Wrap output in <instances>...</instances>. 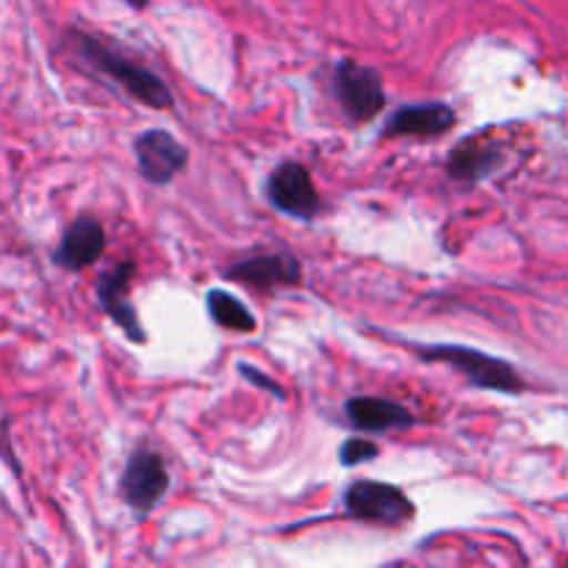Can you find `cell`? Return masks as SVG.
Returning <instances> with one entry per match:
<instances>
[{
    "label": "cell",
    "instance_id": "6da1fadb",
    "mask_svg": "<svg viewBox=\"0 0 568 568\" xmlns=\"http://www.w3.org/2000/svg\"><path fill=\"white\" fill-rule=\"evenodd\" d=\"M70 44L75 50L78 59L87 61L94 72H100L103 78H109L120 92H125L128 98L136 100V103L148 105V109H172L175 103V94L166 87L164 78L159 72H153L150 67H144L142 61L131 59L125 50L116 48L114 42H105L98 33L78 31L72 28Z\"/></svg>",
    "mask_w": 568,
    "mask_h": 568
},
{
    "label": "cell",
    "instance_id": "7a4b0ae2",
    "mask_svg": "<svg viewBox=\"0 0 568 568\" xmlns=\"http://www.w3.org/2000/svg\"><path fill=\"white\" fill-rule=\"evenodd\" d=\"M414 353L427 364H447L449 369L464 375L466 383L475 388L508 394V397H521L527 392V381L514 364L480 353L475 347H464V344H419V347H414Z\"/></svg>",
    "mask_w": 568,
    "mask_h": 568
},
{
    "label": "cell",
    "instance_id": "3957f363",
    "mask_svg": "<svg viewBox=\"0 0 568 568\" xmlns=\"http://www.w3.org/2000/svg\"><path fill=\"white\" fill-rule=\"evenodd\" d=\"M333 94L353 125H366L386 109L383 75L375 67L358 64L355 59H342L333 67Z\"/></svg>",
    "mask_w": 568,
    "mask_h": 568
},
{
    "label": "cell",
    "instance_id": "277c9868",
    "mask_svg": "<svg viewBox=\"0 0 568 568\" xmlns=\"http://www.w3.org/2000/svg\"><path fill=\"white\" fill-rule=\"evenodd\" d=\"M347 516L383 527H405L416 516V505L399 486L381 480L349 483L342 497Z\"/></svg>",
    "mask_w": 568,
    "mask_h": 568
},
{
    "label": "cell",
    "instance_id": "5b68a950",
    "mask_svg": "<svg viewBox=\"0 0 568 568\" xmlns=\"http://www.w3.org/2000/svg\"><path fill=\"white\" fill-rule=\"evenodd\" d=\"M266 200L281 214L294 220L311 222L322 211V194L316 189L314 175L300 161H283L266 178Z\"/></svg>",
    "mask_w": 568,
    "mask_h": 568
},
{
    "label": "cell",
    "instance_id": "8992f818",
    "mask_svg": "<svg viewBox=\"0 0 568 568\" xmlns=\"http://www.w3.org/2000/svg\"><path fill=\"white\" fill-rule=\"evenodd\" d=\"M170 469H166L164 458L155 449H136L128 458L125 471L120 480V494L125 505L136 514L148 516L161 505V499L170 491Z\"/></svg>",
    "mask_w": 568,
    "mask_h": 568
},
{
    "label": "cell",
    "instance_id": "52a82bcc",
    "mask_svg": "<svg viewBox=\"0 0 568 568\" xmlns=\"http://www.w3.org/2000/svg\"><path fill=\"white\" fill-rule=\"evenodd\" d=\"M133 159H136L139 175L153 186H166L186 170L189 150L178 142L172 133L153 128L133 139Z\"/></svg>",
    "mask_w": 568,
    "mask_h": 568
},
{
    "label": "cell",
    "instance_id": "ba28073f",
    "mask_svg": "<svg viewBox=\"0 0 568 568\" xmlns=\"http://www.w3.org/2000/svg\"><path fill=\"white\" fill-rule=\"evenodd\" d=\"M133 275H136V264L133 261H120L111 270H105L98 281V300L100 308L111 316V322H116L122 327V333L133 344H144L148 342V333H144L142 320H139L136 308H133L131 297H128Z\"/></svg>",
    "mask_w": 568,
    "mask_h": 568
},
{
    "label": "cell",
    "instance_id": "9c48e42d",
    "mask_svg": "<svg viewBox=\"0 0 568 568\" xmlns=\"http://www.w3.org/2000/svg\"><path fill=\"white\" fill-rule=\"evenodd\" d=\"M222 275L242 286L258 288V292H272V288L297 286L303 281V264L292 253H266L253 255V258H239L236 264L225 266Z\"/></svg>",
    "mask_w": 568,
    "mask_h": 568
},
{
    "label": "cell",
    "instance_id": "30bf717a",
    "mask_svg": "<svg viewBox=\"0 0 568 568\" xmlns=\"http://www.w3.org/2000/svg\"><path fill=\"white\" fill-rule=\"evenodd\" d=\"M458 125V114L449 103L436 100V103H414L399 105L392 116H388L386 128H383V139H436L449 133Z\"/></svg>",
    "mask_w": 568,
    "mask_h": 568
},
{
    "label": "cell",
    "instance_id": "8fae6325",
    "mask_svg": "<svg viewBox=\"0 0 568 568\" xmlns=\"http://www.w3.org/2000/svg\"><path fill=\"white\" fill-rule=\"evenodd\" d=\"M505 159L508 153H505L503 142L488 133H477V136L455 144L453 153L447 155V175L460 183H480L494 175L505 164Z\"/></svg>",
    "mask_w": 568,
    "mask_h": 568
},
{
    "label": "cell",
    "instance_id": "7c38bea8",
    "mask_svg": "<svg viewBox=\"0 0 568 568\" xmlns=\"http://www.w3.org/2000/svg\"><path fill=\"white\" fill-rule=\"evenodd\" d=\"M344 416L358 433L381 436L388 430H408L416 425V416L403 403L386 397H349L344 403Z\"/></svg>",
    "mask_w": 568,
    "mask_h": 568
},
{
    "label": "cell",
    "instance_id": "4fadbf2b",
    "mask_svg": "<svg viewBox=\"0 0 568 568\" xmlns=\"http://www.w3.org/2000/svg\"><path fill=\"white\" fill-rule=\"evenodd\" d=\"M105 250V231L94 216H78L61 236L59 247L53 253V264L61 270H87L89 264L103 255Z\"/></svg>",
    "mask_w": 568,
    "mask_h": 568
},
{
    "label": "cell",
    "instance_id": "5bb4252c",
    "mask_svg": "<svg viewBox=\"0 0 568 568\" xmlns=\"http://www.w3.org/2000/svg\"><path fill=\"white\" fill-rule=\"evenodd\" d=\"M205 305H209V316L220 327L231 333H255L258 322L255 314L242 303L239 297H233L231 292H222V288H211L205 294Z\"/></svg>",
    "mask_w": 568,
    "mask_h": 568
},
{
    "label": "cell",
    "instance_id": "9a60e30c",
    "mask_svg": "<svg viewBox=\"0 0 568 568\" xmlns=\"http://www.w3.org/2000/svg\"><path fill=\"white\" fill-rule=\"evenodd\" d=\"M377 455H381V447H377L375 442H369V438H361V436L347 438V442L342 444V449H338V460H342L344 469L369 464V460H375Z\"/></svg>",
    "mask_w": 568,
    "mask_h": 568
},
{
    "label": "cell",
    "instance_id": "2e32d148",
    "mask_svg": "<svg viewBox=\"0 0 568 568\" xmlns=\"http://www.w3.org/2000/svg\"><path fill=\"white\" fill-rule=\"evenodd\" d=\"M239 372H242V377H247V381L253 383V386L266 388V392H270L275 399H286V392H283V388H281V383L272 381V377H266V375H261V372L255 369V366L239 364Z\"/></svg>",
    "mask_w": 568,
    "mask_h": 568
},
{
    "label": "cell",
    "instance_id": "e0dca14e",
    "mask_svg": "<svg viewBox=\"0 0 568 568\" xmlns=\"http://www.w3.org/2000/svg\"><path fill=\"white\" fill-rule=\"evenodd\" d=\"M122 3L133 6V9H144V6H148V3H150V0H122Z\"/></svg>",
    "mask_w": 568,
    "mask_h": 568
}]
</instances>
